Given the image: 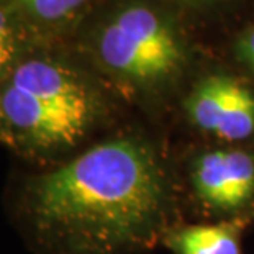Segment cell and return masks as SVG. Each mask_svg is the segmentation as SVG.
Here are the masks:
<instances>
[{
  "instance_id": "6da1fadb",
  "label": "cell",
  "mask_w": 254,
  "mask_h": 254,
  "mask_svg": "<svg viewBox=\"0 0 254 254\" xmlns=\"http://www.w3.org/2000/svg\"><path fill=\"white\" fill-rule=\"evenodd\" d=\"M172 207L156 148L136 133H118L23 177L10 215L38 254H134L163 236Z\"/></svg>"
},
{
  "instance_id": "7a4b0ae2",
  "label": "cell",
  "mask_w": 254,
  "mask_h": 254,
  "mask_svg": "<svg viewBox=\"0 0 254 254\" xmlns=\"http://www.w3.org/2000/svg\"><path fill=\"white\" fill-rule=\"evenodd\" d=\"M107 90L77 56L38 46L0 82L10 149L43 167L71 158L109 122Z\"/></svg>"
},
{
  "instance_id": "3957f363",
  "label": "cell",
  "mask_w": 254,
  "mask_h": 254,
  "mask_svg": "<svg viewBox=\"0 0 254 254\" xmlns=\"http://www.w3.org/2000/svg\"><path fill=\"white\" fill-rule=\"evenodd\" d=\"M184 18L166 0H112L80 25L75 55L107 89L161 100L179 87L192 59Z\"/></svg>"
},
{
  "instance_id": "277c9868",
  "label": "cell",
  "mask_w": 254,
  "mask_h": 254,
  "mask_svg": "<svg viewBox=\"0 0 254 254\" xmlns=\"http://www.w3.org/2000/svg\"><path fill=\"white\" fill-rule=\"evenodd\" d=\"M189 123L228 146L254 139V82L230 71L198 77L184 99Z\"/></svg>"
},
{
  "instance_id": "5b68a950",
  "label": "cell",
  "mask_w": 254,
  "mask_h": 254,
  "mask_svg": "<svg viewBox=\"0 0 254 254\" xmlns=\"http://www.w3.org/2000/svg\"><path fill=\"white\" fill-rule=\"evenodd\" d=\"M190 186L202 207L217 215H243L254 207V153L225 146L197 154Z\"/></svg>"
},
{
  "instance_id": "8992f818",
  "label": "cell",
  "mask_w": 254,
  "mask_h": 254,
  "mask_svg": "<svg viewBox=\"0 0 254 254\" xmlns=\"http://www.w3.org/2000/svg\"><path fill=\"white\" fill-rule=\"evenodd\" d=\"M43 45L82 25L94 0H10Z\"/></svg>"
},
{
  "instance_id": "52a82bcc",
  "label": "cell",
  "mask_w": 254,
  "mask_h": 254,
  "mask_svg": "<svg viewBox=\"0 0 254 254\" xmlns=\"http://www.w3.org/2000/svg\"><path fill=\"white\" fill-rule=\"evenodd\" d=\"M38 46L43 43L18 8L10 0H0V82Z\"/></svg>"
},
{
  "instance_id": "ba28073f",
  "label": "cell",
  "mask_w": 254,
  "mask_h": 254,
  "mask_svg": "<svg viewBox=\"0 0 254 254\" xmlns=\"http://www.w3.org/2000/svg\"><path fill=\"white\" fill-rule=\"evenodd\" d=\"M169 245L176 254H241L230 225H190L174 231Z\"/></svg>"
},
{
  "instance_id": "9c48e42d",
  "label": "cell",
  "mask_w": 254,
  "mask_h": 254,
  "mask_svg": "<svg viewBox=\"0 0 254 254\" xmlns=\"http://www.w3.org/2000/svg\"><path fill=\"white\" fill-rule=\"evenodd\" d=\"M184 17L217 18L226 15L241 3V0H166Z\"/></svg>"
},
{
  "instance_id": "30bf717a",
  "label": "cell",
  "mask_w": 254,
  "mask_h": 254,
  "mask_svg": "<svg viewBox=\"0 0 254 254\" xmlns=\"http://www.w3.org/2000/svg\"><path fill=\"white\" fill-rule=\"evenodd\" d=\"M233 58L254 82V21L246 25L233 40Z\"/></svg>"
},
{
  "instance_id": "8fae6325",
  "label": "cell",
  "mask_w": 254,
  "mask_h": 254,
  "mask_svg": "<svg viewBox=\"0 0 254 254\" xmlns=\"http://www.w3.org/2000/svg\"><path fill=\"white\" fill-rule=\"evenodd\" d=\"M0 144L7 146L10 149V134H8V128H7V120H5L2 105H0Z\"/></svg>"
}]
</instances>
